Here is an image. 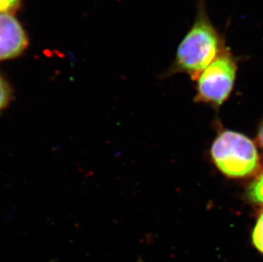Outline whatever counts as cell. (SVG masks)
Listing matches in <instances>:
<instances>
[{
  "mask_svg": "<svg viewBox=\"0 0 263 262\" xmlns=\"http://www.w3.org/2000/svg\"><path fill=\"white\" fill-rule=\"evenodd\" d=\"M225 50L221 35L209 19L204 8L200 7L194 24L178 46L172 71L184 72L197 80Z\"/></svg>",
  "mask_w": 263,
  "mask_h": 262,
  "instance_id": "obj_1",
  "label": "cell"
},
{
  "mask_svg": "<svg viewBox=\"0 0 263 262\" xmlns=\"http://www.w3.org/2000/svg\"><path fill=\"white\" fill-rule=\"evenodd\" d=\"M211 156L217 170L229 178H248L261 170V157L256 144L236 131L219 132L211 145Z\"/></svg>",
  "mask_w": 263,
  "mask_h": 262,
  "instance_id": "obj_2",
  "label": "cell"
},
{
  "mask_svg": "<svg viewBox=\"0 0 263 262\" xmlns=\"http://www.w3.org/2000/svg\"><path fill=\"white\" fill-rule=\"evenodd\" d=\"M235 60L225 50L197 79L195 101L219 107L229 99L237 75Z\"/></svg>",
  "mask_w": 263,
  "mask_h": 262,
  "instance_id": "obj_3",
  "label": "cell"
},
{
  "mask_svg": "<svg viewBox=\"0 0 263 262\" xmlns=\"http://www.w3.org/2000/svg\"><path fill=\"white\" fill-rule=\"evenodd\" d=\"M28 45V33L14 14L0 13V62L21 57Z\"/></svg>",
  "mask_w": 263,
  "mask_h": 262,
  "instance_id": "obj_4",
  "label": "cell"
},
{
  "mask_svg": "<svg viewBox=\"0 0 263 262\" xmlns=\"http://www.w3.org/2000/svg\"><path fill=\"white\" fill-rule=\"evenodd\" d=\"M246 198L254 205L263 208V169L259 171L246 188Z\"/></svg>",
  "mask_w": 263,
  "mask_h": 262,
  "instance_id": "obj_5",
  "label": "cell"
},
{
  "mask_svg": "<svg viewBox=\"0 0 263 262\" xmlns=\"http://www.w3.org/2000/svg\"><path fill=\"white\" fill-rule=\"evenodd\" d=\"M251 244L256 251L263 255V208L259 210L251 231Z\"/></svg>",
  "mask_w": 263,
  "mask_h": 262,
  "instance_id": "obj_6",
  "label": "cell"
},
{
  "mask_svg": "<svg viewBox=\"0 0 263 262\" xmlns=\"http://www.w3.org/2000/svg\"><path fill=\"white\" fill-rule=\"evenodd\" d=\"M12 97V89L9 82L0 74V111L10 105Z\"/></svg>",
  "mask_w": 263,
  "mask_h": 262,
  "instance_id": "obj_7",
  "label": "cell"
},
{
  "mask_svg": "<svg viewBox=\"0 0 263 262\" xmlns=\"http://www.w3.org/2000/svg\"><path fill=\"white\" fill-rule=\"evenodd\" d=\"M23 0H0V13L15 14L21 8Z\"/></svg>",
  "mask_w": 263,
  "mask_h": 262,
  "instance_id": "obj_8",
  "label": "cell"
},
{
  "mask_svg": "<svg viewBox=\"0 0 263 262\" xmlns=\"http://www.w3.org/2000/svg\"><path fill=\"white\" fill-rule=\"evenodd\" d=\"M257 142L259 146L263 149V121L261 122L260 126H259L258 133H257Z\"/></svg>",
  "mask_w": 263,
  "mask_h": 262,
  "instance_id": "obj_9",
  "label": "cell"
}]
</instances>
